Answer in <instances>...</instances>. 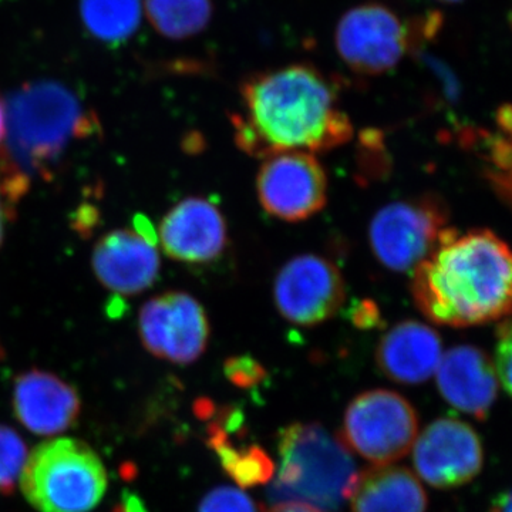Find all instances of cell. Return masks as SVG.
Here are the masks:
<instances>
[{"instance_id":"25","label":"cell","mask_w":512,"mask_h":512,"mask_svg":"<svg viewBox=\"0 0 512 512\" xmlns=\"http://www.w3.org/2000/svg\"><path fill=\"white\" fill-rule=\"evenodd\" d=\"M512 339L510 318L501 320L497 330V346L493 359L498 383L505 393H511Z\"/></svg>"},{"instance_id":"3","label":"cell","mask_w":512,"mask_h":512,"mask_svg":"<svg viewBox=\"0 0 512 512\" xmlns=\"http://www.w3.org/2000/svg\"><path fill=\"white\" fill-rule=\"evenodd\" d=\"M6 151L28 177H52L74 141L99 133L96 114L66 84L39 80L19 87L6 100Z\"/></svg>"},{"instance_id":"32","label":"cell","mask_w":512,"mask_h":512,"mask_svg":"<svg viewBox=\"0 0 512 512\" xmlns=\"http://www.w3.org/2000/svg\"><path fill=\"white\" fill-rule=\"evenodd\" d=\"M498 124H500L501 128L505 131V133L510 134L511 131V109L510 106L501 107L500 113H498Z\"/></svg>"},{"instance_id":"4","label":"cell","mask_w":512,"mask_h":512,"mask_svg":"<svg viewBox=\"0 0 512 512\" xmlns=\"http://www.w3.org/2000/svg\"><path fill=\"white\" fill-rule=\"evenodd\" d=\"M276 503L296 501L322 512H340L357 478L352 453L318 423H295L279 436Z\"/></svg>"},{"instance_id":"26","label":"cell","mask_w":512,"mask_h":512,"mask_svg":"<svg viewBox=\"0 0 512 512\" xmlns=\"http://www.w3.org/2000/svg\"><path fill=\"white\" fill-rule=\"evenodd\" d=\"M225 375L239 387H252L261 383L266 373L261 363L251 356H237L231 357L225 363Z\"/></svg>"},{"instance_id":"29","label":"cell","mask_w":512,"mask_h":512,"mask_svg":"<svg viewBox=\"0 0 512 512\" xmlns=\"http://www.w3.org/2000/svg\"><path fill=\"white\" fill-rule=\"evenodd\" d=\"M6 137H8V120H6V100L0 94V154L6 153Z\"/></svg>"},{"instance_id":"16","label":"cell","mask_w":512,"mask_h":512,"mask_svg":"<svg viewBox=\"0 0 512 512\" xmlns=\"http://www.w3.org/2000/svg\"><path fill=\"white\" fill-rule=\"evenodd\" d=\"M437 386L447 403L484 420L497 399L493 357L476 346H457L443 353L436 370Z\"/></svg>"},{"instance_id":"13","label":"cell","mask_w":512,"mask_h":512,"mask_svg":"<svg viewBox=\"0 0 512 512\" xmlns=\"http://www.w3.org/2000/svg\"><path fill=\"white\" fill-rule=\"evenodd\" d=\"M157 239L165 255L174 261L211 264L227 251V221L218 205L208 198L187 197L164 215Z\"/></svg>"},{"instance_id":"23","label":"cell","mask_w":512,"mask_h":512,"mask_svg":"<svg viewBox=\"0 0 512 512\" xmlns=\"http://www.w3.org/2000/svg\"><path fill=\"white\" fill-rule=\"evenodd\" d=\"M28 458L25 441L8 426L0 424V494L13 493Z\"/></svg>"},{"instance_id":"30","label":"cell","mask_w":512,"mask_h":512,"mask_svg":"<svg viewBox=\"0 0 512 512\" xmlns=\"http://www.w3.org/2000/svg\"><path fill=\"white\" fill-rule=\"evenodd\" d=\"M121 512H147L143 501L134 494L124 495L123 504H121Z\"/></svg>"},{"instance_id":"15","label":"cell","mask_w":512,"mask_h":512,"mask_svg":"<svg viewBox=\"0 0 512 512\" xmlns=\"http://www.w3.org/2000/svg\"><path fill=\"white\" fill-rule=\"evenodd\" d=\"M80 409L76 389L52 373L29 370L13 384V412L26 429L39 436L72 429Z\"/></svg>"},{"instance_id":"10","label":"cell","mask_w":512,"mask_h":512,"mask_svg":"<svg viewBox=\"0 0 512 512\" xmlns=\"http://www.w3.org/2000/svg\"><path fill=\"white\" fill-rule=\"evenodd\" d=\"M256 194L271 217L306 221L328 202V175L315 154H276L264 158L256 175Z\"/></svg>"},{"instance_id":"5","label":"cell","mask_w":512,"mask_h":512,"mask_svg":"<svg viewBox=\"0 0 512 512\" xmlns=\"http://www.w3.org/2000/svg\"><path fill=\"white\" fill-rule=\"evenodd\" d=\"M19 484L39 512H89L106 494L107 471L92 447L62 437L28 454Z\"/></svg>"},{"instance_id":"1","label":"cell","mask_w":512,"mask_h":512,"mask_svg":"<svg viewBox=\"0 0 512 512\" xmlns=\"http://www.w3.org/2000/svg\"><path fill=\"white\" fill-rule=\"evenodd\" d=\"M241 99L242 110L231 121L238 147L249 156L326 153L353 137L338 90L311 64L256 73L242 83Z\"/></svg>"},{"instance_id":"9","label":"cell","mask_w":512,"mask_h":512,"mask_svg":"<svg viewBox=\"0 0 512 512\" xmlns=\"http://www.w3.org/2000/svg\"><path fill=\"white\" fill-rule=\"evenodd\" d=\"M207 312L194 296L168 291L148 299L138 313V336L148 353L174 363L191 365L210 340Z\"/></svg>"},{"instance_id":"33","label":"cell","mask_w":512,"mask_h":512,"mask_svg":"<svg viewBox=\"0 0 512 512\" xmlns=\"http://www.w3.org/2000/svg\"><path fill=\"white\" fill-rule=\"evenodd\" d=\"M439 2H444V3H457V2H461V0H439Z\"/></svg>"},{"instance_id":"6","label":"cell","mask_w":512,"mask_h":512,"mask_svg":"<svg viewBox=\"0 0 512 512\" xmlns=\"http://www.w3.org/2000/svg\"><path fill=\"white\" fill-rule=\"evenodd\" d=\"M441 19H404L389 6L366 2L343 13L335 29V47L352 72L380 76L396 69L424 39L436 35Z\"/></svg>"},{"instance_id":"31","label":"cell","mask_w":512,"mask_h":512,"mask_svg":"<svg viewBox=\"0 0 512 512\" xmlns=\"http://www.w3.org/2000/svg\"><path fill=\"white\" fill-rule=\"evenodd\" d=\"M490 512H511V493L504 491L494 498L491 504Z\"/></svg>"},{"instance_id":"21","label":"cell","mask_w":512,"mask_h":512,"mask_svg":"<svg viewBox=\"0 0 512 512\" xmlns=\"http://www.w3.org/2000/svg\"><path fill=\"white\" fill-rule=\"evenodd\" d=\"M208 443L220 458L222 468L239 487H256L274 478L275 463L264 448L237 446L215 423L211 426Z\"/></svg>"},{"instance_id":"17","label":"cell","mask_w":512,"mask_h":512,"mask_svg":"<svg viewBox=\"0 0 512 512\" xmlns=\"http://www.w3.org/2000/svg\"><path fill=\"white\" fill-rule=\"evenodd\" d=\"M443 357L439 333L417 320L397 323L380 339L376 363L396 383L419 384L436 375Z\"/></svg>"},{"instance_id":"20","label":"cell","mask_w":512,"mask_h":512,"mask_svg":"<svg viewBox=\"0 0 512 512\" xmlns=\"http://www.w3.org/2000/svg\"><path fill=\"white\" fill-rule=\"evenodd\" d=\"M143 9L158 35L171 40L198 36L211 23L212 0H143Z\"/></svg>"},{"instance_id":"27","label":"cell","mask_w":512,"mask_h":512,"mask_svg":"<svg viewBox=\"0 0 512 512\" xmlns=\"http://www.w3.org/2000/svg\"><path fill=\"white\" fill-rule=\"evenodd\" d=\"M353 320L360 328H372L379 320V312H377L375 303L369 301H363L356 308L355 316Z\"/></svg>"},{"instance_id":"12","label":"cell","mask_w":512,"mask_h":512,"mask_svg":"<svg viewBox=\"0 0 512 512\" xmlns=\"http://www.w3.org/2000/svg\"><path fill=\"white\" fill-rule=\"evenodd\" d=\"M413 464L421 480L439 490H450L480 474L483 444L470 424L456 419L436 420L414 441Z\"/></svg>"},{"instance_id":"14","label":"cell","mask_w":512,"mask_h":512,"mask_svg":"<svg viewBox=\"0 0 512 512\" xmlns=\"http://www.w3.org/2000/svg\"><path fill=\"white\" fill-rule=\"evenodd\" d=\"M94 275L117 296H134L151 288L158 279L161 259L156 244L134 229H114L94 245Z\"/></svg>"},{"instance_id":"19","label":"cell","mask_w":512,"mask_h":512,"mask_svg":"<svg viewBox=\"0 0 512 512\" xmlns=\"http://www.w3.org/2000/svg\"><path fill=\"white\" fill-rule=\"evenodd\" d=\"M143 12V0H80L83 28L107 46L123 45L136 35Z\"/></svg>"},{"instance_id":"18","label":"cell","mask_w":512,"mask_h":512,"mask_svg":"<svg viewBox=\"0 0 512 512\" xmlns=\"http://www.w3.org/2000/svg\"><path fill=\"white\" fill-rule=\"evenodd\" d=\"M352 512H426L427 494L412 471L377 466L357 474L349 495Z\"/></svg>"},{"instance_id":"24","label":"cell","mask_w":512,"mask_h":512,"mask_svg":"<svg viewBox=\"0 0 512 512\" xmlns=\"http://www.w3.org/2000/svg\"><path fill=\"white\" fill-rule=\"evenodd\" d=\"M198 512H259V508L244 491L218 487L205 495Z\"/></svg>"},{"instance_id":"11","label":"cell","mask_w":512,"mask_h":512,"mask_svg":"<svg viewBox=\"0 0 512 512\" xmlns=\"http://www.w3.org/2000/svg\"><path fill=\"white\" fill-rule=\"evenodd\" d=\"M276 309L288 322L315 326L346 301V285L338 266L315 254L295 256L282 266L274 282Z\"/></svg>"},{"instance_id":"2","label":"cell","mask_w":512,"mask_h":512,"mask_svg":"<svg viewBox=\"0 0 512 512\" xmlns=\"http://www.w3.org/2000/svg\"><path fill=\"white\" fill-rule=\"evenodd\" d=\"M511 252L488 229L458 234L450 228L440 244L414 268L412 295L431 322L451 328L508 318Z\"/></svg>"},{"instance_id":"22","label":"cell","mask_w":512,"mask_h":512,"mask_svg":"<svg viewBox=\"0 0 512 512\" xmlns=\"http://www.w3.org/2000/svg\"><path fill=\"white\" fill-rule=\"evenodd\" d=\"M30 178L10 158L0 154V248L5 242L6 228L16 218L18 205L28 194Z\"/></svg>"},{"instance_id":"8","label":"cell","mask_w":512,"mask_h":512,"mask_svg":"<svg viewBox=\"0 0 512 512\" xmlns=\"http://www.w3.org/2000/svg\"><path fill=\"white\" fill-rule=\"evenodd\" d=\"M419 419L412 404L392 390L359 394L346 409L340 440L377 466L402 460L413 448Z\"/></svg>"},{"instance_id":"28","label":"cell","mask_w":512,"mask_h":512,"mask_svg":"<svg viewBox=\"0 0 512 512\" xmlns=\"http://www.w3.org/2000/svg\"><path fill=\"white\" fill-rule=\"evenodd\" d=\"M265 512H322L316 510L315 507H311V505L296 503V501H284V503H276L272 505L269 510Z\"/></svg>"},{"instance_id":"7","label":"cell","mask_w":512,"mask_h":512,"mask_svg":"<svg viewBox=\"0 0 512 512\" xmlns=\"http://www.w3.org/2000/svg\"><path fill=\"white\" fill-rule=\"evenodd\" d=\"M448 208L436 194L384 205L369 225L377 261L393 272L414 271L447 234Z\"/></svg>"}]
</instances>
